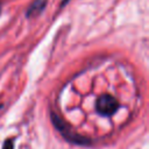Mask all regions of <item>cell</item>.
Listing matches in <instances>:
<instances>
[{
    "label": "cell",
    "mask_w": 149,
    "mask_h": 149,
    "mask_svg": "<svg viewBox=\"0 0 149 149\" xmlns=\"http://www.w3.org/2000/svg\"><path fill=\"white\" fill-rule=\"evenodd\" d=\"M50 118H51V121L55 126V128L63 135V137L71 142V143H74V144H83V146H87L91 143V140L86 139V137H83L81 135L77 134L63 119L59 118L58 114H56L55 112H50Z\"/></svg>",
    "instance_id": "1"
},
{
    "label": "cell",
    "mask_w": 149,
    "mask_h": 149,
    "mask_svg": "<svg viewBox=\"0 0 149 149\" xmlns=\"http://www.w3.org/2000/svg\"><path fill=\"white\" fill-rule=\"evenodd\" d=\"M97 112L104 116H111L119 109V101L109 94H102L95 104Z\"/></svg>",
    "instance_id": "2"
},
{
    "label": "cell",
    "mask_w": 149,
    "mask_h": 149,
    "mask_svg": "<svg viewBox=\"0 0 149 149\" xmlns=\"http://www.w3.org/2000/svg\"><path fill=\"white\" fill-rule=\"evenodd\" d=\"M45 3H47V0H35L31 3V6L27 9V13H26L27 17H31V16L40 14L43 10V8L45 7Z\"/></svg>",
    "instance_id": "3"
},
{
    "label": "cell",
    "mask_w": 149,
    "mask_h": 149,
    "mask_svg": "<svg viewBox=\"0 0 149 149\" xmlns=\"http://www.w3.org/2000/svg\"><path fill=\"white\" fill-rule=\"evenodd\" d=\"M2 149H14V140L13 139H7L3 142Z\"/></svg>",
    "instance_id": "4"
},
{
    "label": "cell",
    "mask_w": 149,
    "mask_h": 149,
    "mask_svg": "<svg viewBox=\"0 0 149 149\" xmlns=\"http://www.w3.org/2000/svg\"><path fill=\"white\" fill-rule=\"evenodd\" d=\"M0 13H1V5H0Z\"/></svg>",
    "instance_id": "5"
},
{
    "label": "cell",
    "mask_w": 149,
    "mask_h": 149,
    "mask_svg": "<svg viewBox=\"0 0 149 149\" xmlns=\"http://www.w3.org/2000/svg\"><path fill=\"white\" fill-rule=\"evenodd\" d=\"M1 107H2V106H1V105H0V109H1Z\"/></svg>",
    "instance_id": "6"
}]
</instances>
